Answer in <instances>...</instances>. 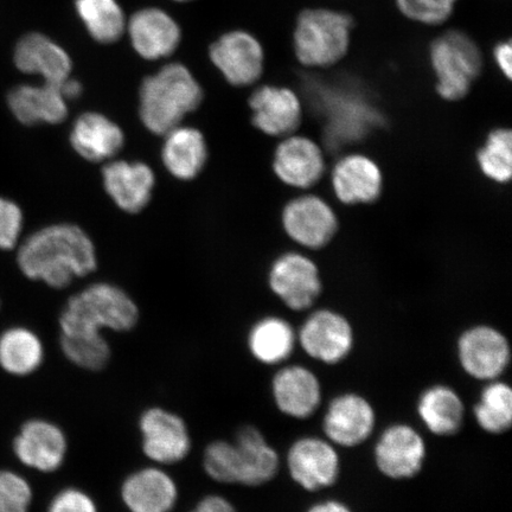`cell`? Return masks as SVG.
Instances as JSON below:
<instances>
[{"instance_id": "obj_43", "label": "cell", "mask_w": 512, "mask_h": 512, "mask_svg": "<svg viewBox=\"0 0 512 512\" xmlns=\"http://www.w3.org/2000/svg\"><path fill=\"white\" fill-rule=\"evenodd\" d=\"M175 2H178V3H185V2H191V0H175Z\"/></svg>"}, {"instance_id": "obj_21", "label": "cell", "mask_w": 512, "mask_h": 512, "mask_svg": "<svg viewBox=\"0 0 512 512\" xmlns=\"http://www.w3.org/2000/svg\"><path fill=\"white\" fill-rule=\"evenodd\" d=\"M69 142L73 150L87 162L107 163L123 150L125 133L107 115L86 112L74 121Z\"/></svg>"}, {"instance_id": "obj_23", "label": "cell", "mask_w": 512, "mask_h": 512, "mask_svg": "<svg viewBox=\"0 0 512 512\" xmlns=\"http://www.w3.org/2000/svg\"><path fill=\"white\" fill-rule=\"evenodd\" d=\"M272 394L281 413L304 420L317 412L322 401V386L310 369L288 366L274 375Z\"/></svg>"}, {"instance_id": "obj_14", "label": "cell", "mask_w": 512, "mask_h": 512, "mask_svg": "<svg viewBox=\"0 0 512 512\" xmlns=\"http://www.w3.org/2000/svg\"><path fill=\"white\" fill-rule=\"evenodd\" d=\"M107 195L120 210L138 214L150 203L155 190V172L144 162L112 159L101 171Z\"/></svg>"}, {"instance_id": "obj_11", "label": "cell", "mask_w": 512, "mask_h": 512, "mask_svg": "<svg viewBox=\"0 0 512 512\" xmlns=\"http://www.w3.org/2000/svg\"><path fill=\"white\" fill-rule=\"evenodd\" d=\"M297 341L313 360L334 366L350 355L354 331L349 320L339 313L320 310L306 319Z\"/></svg>"}, {"instance_id": "obj_28", "label": "cell", "mask_w": 512, "mask_h": 512, "mask_svg": "<svg viewBox=\"0 0 512 512\" xmlns=\"http://www.w3.org/2000/svg\"><path fill=\"white\" fill-rule=\"evenodd\" d=\"M418 414L431 433L438 437H452L462 430L464 402L456 390L437 384L421 394Z\"/></svg>"}, {"instance_id": "obj_12", "label": "cell", "mask_w": 512, "mask_h": 512, "mask_svg": "<svg viewBox=\"0 0 512 512\" xmlns=\"http://www.w3.org/2000/svg\"><path fill=\"white\" fill-rule=\"evenodd\" d=\"M287 469L303 489L318 491L337 482L341 460L329 440L306 437L298 439L288 450Z\"/></svg>"}, {"instance_id": "obj_40", "label": "cell", "mask_w": 512, "mask_h": 512, "mask_svg": "<svg viewBox=\"0 0 512 512\" xmlns=\"http://www.w3.org/2000/svg\"><path fill=\"white\" fill-rule=\"evenodd\" d=\"M494 59L501 73L511 80L512 76V44L511 40L498 42L494 48Z\"/></svg>"}, {"instance_id": "obj_22", "label": "cell", "mask_w": 512, "mask_h": 512, "mask_svg": "<svg viewBox=\"0 0 512 512\" xmlns=\"http://www.w3.org/2000/svg\"><path fill=\"white\" fill-rule=\"evenodd\" d=\"M8 107L24 126L59 125L68 117V101L59 86L19 85L8 95Z\"/></svg>"}, {"instance_id": "obj_5", "label": "cell", "mask_w": 512, "mask_h": 512, "mask_svg": "<svg viewBox=\"0 0 512 512\" xmlns=\"http://www.w3.org/2000/svg\"><path fill=\"white\" fill-rule=\"evenodd\" d=\"M354 21L345 12L328 8L305 9L293 30V50L304 67L329 68L348 55Z\"/></svg>"}, {"instance_id": "obj_20", "label": "cell", "mask_w": 512, "mask_h": 512, "mask_svg": "<svg viewBox=\"0 0 512 512\" xmlns=\"http://www.w3.org/2000/svg\"><path fill=\"white\" fill-rule=\"evenodd\" d=\"M249 107L253 125L272 137H288L302 123V102L290 88L262 86L256 88Z\"/></svg>"}, {"instance_id": "obj_33", "label": "cell", "mask_w": 512, "mask_h": 512, "mask_svg": "<svg viewBox=\"0 0 512 512\" xmlns=\"http://www.w3.org/2000/svg\"><path fill=\"white\" fill-rule=\"evenodd\" d=\"M60 348L67 361L87 371L104 370L112 358L110 343L104 335H60Z\"/></svg>"}, {"instance_id": "obj_24", "label": "cell", "mask_w": 512, "mask_h": 512, "mask_svg": "<svg viewBox=\"0 0 512 512\" xmlns=\"http://www.w3.org/2000/svg\"><path fill=\"white\" fill-rule=\"evenodd\" d=\"M14 60L22 73L41 76L43 82L50 85L60 86L72 76L73 62L67 51L38 32L18 42Z\"/></svg>"}, {"instance_id": "obj_41", "label": "cell", "mask_w": 512, "mask_h": 512, "mask_svg": "<svg viewBox=\"0 0 512 512\" xmlns=\"http://www.w3.org/2000/svg\"><path fill=\"white\" fill-rule=\"evenodd\" d=\"M307 512H352V510L342 502L330 501L319 502L307 510Z\"/></svg>"}, {"instance_id": "obj_16", "label": "cell", "mask_w": 512, "mask_h": 512, "mask_svg": "<svg viewBox=\"0 0 512 512\" xmlns=\"http://www.w3.org/2000/svg\"><path fill=\"white\" fill-rule=\"evenodd\" d=\"M376 415L371 403L356 393L338 395L330 402L323 420V430L330 443L356 447L374 432Z\"/></svg>"}, {"instance_id": "obj_36", "label": "cell", "mask_w": 512, "mask_h": 512, "mask_svg": "<svg viewBox=\"0 0 512 512\" xmlns=\"http://www.w3.org/2000/svg\"><path fill=\"white\" fill-rule=\"evenodd\" d=\"M31 484L19 473L0 470V512H30Z\"/></svg>"}, {"instance_id": "obj_18", "label": "cell", "mask_w": 512, "mask_h": 512, "mask_svg": "<svg viewBox=\"0 0 512 512\" xmlns=\"http://www.w3.org/2000/svg\"><path fill=\"white\" fill-rule=\"evenodd\" d=\"M120 497L130 512H172L179 490L169 472L152 465L130 473L120 486Z\"/></svg>"}, {"instance_id": "obj_9", "label": "cell", "mask_w": 512, "mask_h": 512, "mask_svg": "<svg viewBox=\"0 0 512 512\" xmlns=\"http://www.w3.org/2000/svg\"><path fill=\"white\" fill-rule=\"evenodd\" d=\"M460 366L480 381H495L507 370L511 350L507 337L491 326L478 325L463 332L458 341Z\"/></svg>"}, {"instance_id": "obj_4", "label": "cell", "mask_w": 512, "mask_h": 512, "mask_svg": "<svg viewBox=\"0 0 512 512\" xmlns=\"http://www.w3.org/2000/svg\"><path fill=\"white\" fill-rule=\"evenodd\" d=\"M139 309L123 288L95 283L68 299L59 318L60 335L94 336L136 328Z\"/></svg>"}, {"instance_id": "obj_17", "label": "cell", "mask_w": 512, "mask_h": 512, "mask_svg": "<svg viewBox=\"0 0 512 512\" xmlns=\"http://www.w3.org/2000/svg\"><path fill=\"white\" fill-rule=\"evenodd\" d=\"M126 32L136 53L147 61L174 54L182 41L176 19L163 9L146 8L127 19Z\"/></svg>"}, {"instance_id": "obj_10", "label": "cell", "mask_w": 512, "mask_h": 512, "mask_svg": "<svg viewBox=\"0 0 512 512\" xmlns=\"http://www.w3.org/2000/svg\"><path fill=\"white\" fill-rule=\"evenodd\" d=\"M68 447L66 433L46 419L24 422L12 444L18 462L41 473L59 471L66 462Z\"/></svg>"}, {"instance_id": "obj_1", "label": "cell", "mask_w": 512, "mask_h": 512, "mask_svg": "<svg viewBox=\"0 0 512 512\" xmlns=\"http://www.w3.org/2000/svg\"><path fill=\"white\" fill-rule=\"evenodd\" d=\"M17 265L24 277L62 290L98 267L94 242L73 223L36 230L19 243Z\"/></svg>"}, {"instance_id": "obj_19", "label": "cell", "mask_w": 512, "mask_h": 512, "mask_svg": "<svg viewBox=\"0 0 512 512\" xmlns=\"http://www.w3.org/2000/svg\"><path fill=\"white\" fill-rule=\"evenodd\" d=\"M283 223L290 238L307 248H322L334 238L337 217L317 196H303L287 204Z\"/></svg>"}, {"instance_id": "obj_38", "label": "cell", "mask_w": 512, "mask_h": 512, "mask_svg": "<svg viewBox=\"0 0 512 512\" xmlns=\"http://www.w3.org/2000/svg\"><path fill=\"white\" fill-rule=\"evenodd\" d=\"M48 512H99V508L88 492L69 486L51 498Z\"/></svg>"}, {"instance_id": "obj_8", "label": "cell", "mask_w": 512, "mask_h": 512, "mask_svg": "<svg viewBox=\"0 0 512 512\" xmlns=\"http://www.w3.org/2000/svg\"><path fill=\"white\" fill-rule=\"evenodd\" d=\"M210 60L235 87L254 85L265 69V49L251 32L233 30L211 44Z\"/></svg>"}, {"instance_id": "obj_25", "label": "cell", "mask_w": 512, "mask_h": 512, "mask_svg": "<svg viewBox=\"0 0 512 512\" xmlns=\"http://www.w3.org/2000/svg\"><path fill=\"white\" fill-rule=\"evenodd\" d=\"M273 169L291 187L310 188L324 174L323 152L310 139L288 136L275 150Z\"/></svg>"}, {"instance_id": "obj_27", "label": "cell", "mask_w": 512, "mask_h": 512, "mask_svg": "<svg viewBox=\"0 0 512 512\" xmlns=\"http://www.w3.org/2000/svg\"><path fill=\"white\" fill-rule=\"evenodd\" d=\"M332 183L339 201L345 204L370 203L381 195L382 174L370 158L350 155L336 164Z\"/></svg>"}, {"instance_id": "obj_42", "label": "cell", "mask_w": 512, "mask_h": 512, "mask_svg": "<svg viewBox=\"0 0 512 512\" xmlns=\"http://www.w3.org/2000/svg\"><path fill=\"white\" fill-rule=\"evenodd\" d=\"M59 87L67 101L79 98L83 89L81 83L72 79V76H70L66 81H63Z\"/></svg>"}, {"instance_id": "obj_2", "label": "cell", "mask_w": 512, "mask_h": 512, "mask_svg": "<svg viewBox=\"0 0 512 512\" xmlns=\"http://www.w3.org/2000/svg\"><path fill=\"white\" fill-rule=\"evenodd\" d=\"M203 469L216 483L256 488L278 475L280 458L259 428L243 426L233 441L215 440L207 445Z\"/></svg>"}, {"instance_id": "obj_6", "label": "cell", "mask_w": 512, "mask_h": 512, "mask_svg": "<svg viewBox=\"0 0 512 512\" xmlns=\"http://www.w3.org/2000/svg\"><path fill=\"white\" fill-rule=\"evenodd\" d=\"M428 55L437 78V92L447 101L464 99L482 73V51L463 31L450 30L435 37Z\"/></svg>"}, {"instance_id": "obj_29", "label": "cell", "mask_w": 512, "mask_h": 512, "mask_svg": "<svg viewBox=\"0 0 512 512\" xmlns=\"http://www.w3.org/2000/svg\"><path fill=\"white\" fill-rule=\"evenodd\" d=\"M46 351L40 336L25 326H12L0 335V368L25 377L41 368Z\"/></svg>"}, {"instance_id": "obj_30", "label": "cell", "mask_w": 512, "mask_h": 512, "mask_svg": "<svg viewBox=\"0 0 512 512\" xmlns=\"http://www.w3.org/2000/svg\"><path fill=\"white\" fill-rule=\"evenodd\" d=\"M296 342V332L290 323L279 317L258 320L247 337L249 352L256 361L266 366H275L288 360Z\"/></svg>"}, {"instance_id": "obj_34", "label": "cell", "mask_w": 512, "mask_h": 512, "mask_svg": "<svg viewBox=\"0 0 512 512\" xmlns=\"http://www.w3.org/2000/svg\"><path fill=\"white\" fill-rule=\"evenodd\" d=\"M478 163L486 177L497 183H508L512 175V133L499 128L490 133L482 150L478 152Z\"/></svg>"}, {"instance_id": "obj_39", "label": "cell", "mask_w": 512, "mask_h": 512, "mask_svg": "<svg viewBox=\"0 0 512 512\" xmlns=\"http://www.w3.org/2000/svg\"><path fill=\"white\" fill-rule=\"evenodd\" d=\"M189 512H238L233 503L220 495H208L198 501Z\"/></svg>"}, {"instance_id": "obj_31", "label": "cell", "mask_w": 512, "mask_h": 512, "mask_svg": "<svg viewBox=\"0 0 512 512\" xmlns=\"http://www.w3.org/2000/svg\"><path fill=\"white\" fill-rule=\"evenodd\" d=\"M75 9L96 42L112 44L126 34L127 19L118 0H75Z\"/></svg>"}, {"instance_id": "obj_35", "label": "cell", "mask_w": 512, "mask_h": 512, "mask_svg": "<svg viewBox=\"0 0 512 512\" xmlns=\"http://www.w3.org/2000/svg\"><path fill=\"white\" fill-rule=\"evenodd\" d=\"M396 8L409 21L435 27L450 19L458 0H394Z\"/></svg>"}, {"instance_id": "obj_32", "label": "cell", "mask_w": 512, "mask_h": 512, "mask_svg": "<svg viewBox=\"0 0 512 512\" xmlns=\"http://www.w3.org/2000/svg\"><path fill=\"white\" fill-rule=\"evenodd\" d=\"M477 424L489 434H503L512 425V390L508 383L490 381L473 408Z\"/></svg>"}, {"instance_id": "obj_7", "label": "cell", "mask_w": 512, "mask_h": 512, "mask_svg": "<svg viewBox=\"0 0 512 512\" xmlns=\"http://www.w3.org/2000/svg\"><path fill=\"white\" fill-rule=\"evenodd\" d=\"M138 427L142 450L151 463L168 466L188 458L192 439L181 415L163 407H150L140 415Z\"/></svg>"}, {"instance_id": "obj_37", "label": "cell", "mask_w": 512, "mask_h": 512, "mask_svg": "<svg viewBox=\"0 0 512 512\" xmlns=\"http://www.w3.org/2000/svg\"><path fill=\"white\" fill-rule=\"evenodd\" d=\"M24 227V214L15 201L0 196V251L17 248Z\"/></svg>"}, {"instance_id": "obj_3", "label": "cell", "mask_w": 512, "mask_h": 512, "mask_svg": "<svg viewBox=\"0 0 512 512\" xmlns=\"http://www.w3.org/2000/svg\"><path fill=\"white\" fill-rule=\"evenodd\" d=\"M203 96L201 83L189 68L166 64L140 86L139 118L147 131L164 136L201 106Z\"/></svg>"}, {"instance_id": "obj_26", "label": "cell", "mask_w": 512, "mask_h": 512, "mask_svg": "<svg viewBox=\"0 0 512 512\" xmlns=\"http://www.w3.org/2000/svg\"><path fill=\"white\" fill-rule=\"evenodd\" d=\"M162 162L178 181H192L208 162V144L198 128L179 125L164 134Z\"/></svg>"}, {"instance_id": "obj_13", "label": "cell", "mask_w": 512, "mask_h": 512, "mask_svg": "<svg viewBox=\"0 0 512 512\" xmlns=\"http://www.w3.org/2000/svg\"><path fill=\"white\" fill-rule=\"evenodd\" d=\"M377 469L394 480L418 476L426 459V443L412 426L395 424L382 433L375 446Z\"/></svg>"}, {"instance_id": "obj_15", "label": "cell", "mask_w": 512, "mask_h": 512, "mask_svg": "<svg viewBox=\"0 0 512 512\" xmlns=\"http://www.w3.org/2000/svg\"><path fill=\"white\" fill-rule=\"evenodd\" d=\"M275 296L294 311L309 309L322 292L318 268L312 260L288 253L275 260L270 272Z\"/></svg>"}]
</instances>
